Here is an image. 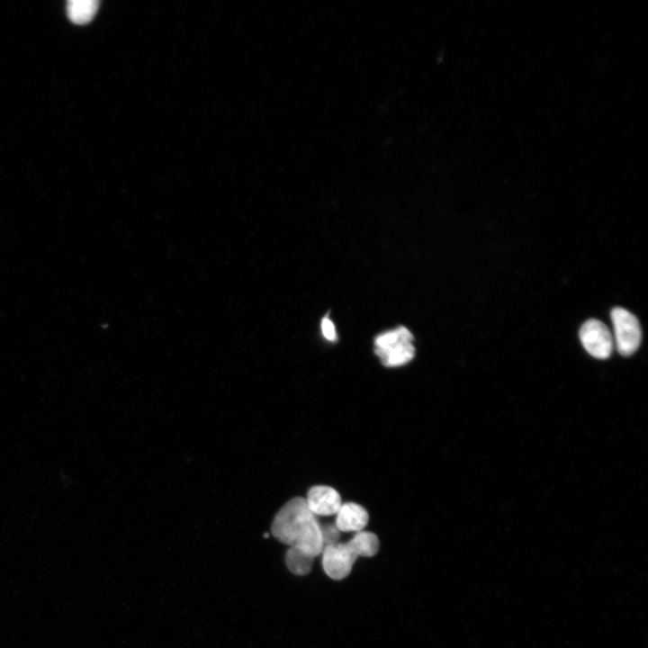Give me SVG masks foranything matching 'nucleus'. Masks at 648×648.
<instances>
[{"label":"nucleus","mask_w":648,"mask_h":648,"mask_svg":"<svg viewBox=\"0 0 648 648\" xmlns=\"http://www.w3.org/2000/svg\"><path fill=\"white\" fill-rule=\"evenodd\" d=\"M580 339L587 352L595 358L609 357L613 339L608 327L598 320H587L580 329Z\"/></svg>","instance_id":"nucleus-5"},{"label":"nucleus","mask_w":648,"mask_h":648,"mask_svg":"<svg viewBox=\"0 0 648 648\" xmlns=\"http://www.w3.org/2000/svg\"><path fill=\"white\" fill-rule=\"evenodd\" d=\"M98 6L97 0H69L67 4L68 16L76 24H86L94 18Z\"/></svg>","instance_id":"nucleus-8"},{"label":"nucleus","mask_w":648,"mask_h":648,"mask_svg":"<svg viewBox=\"0 0 648 648\" xmlns=\"http://www.w3.org/2000/svg\"><path fill=\"white\" fill-rule=\"evenodd\" d=\"M335 526L339 532H360L368 523V513L355 502L342 503L337 512Z\"/></svg>","instance_id":"nucleus-7"},{"label":"nucleus","mask_w":648,"mask_h":648,"mask_svg":"<svg viewBox=\"0 0 648 648\" xmlns=\"http://www.w3.org/2000/svg\"><path fill=\"white\" fill-rule=\"evenodd\" d=\"M313 559L312 556L293 547L288 549L285 556L288 569L297 575L308 574L311 571Z\"/></svg>","instance_id":"nucleus-9"},{"label":"nucleus","mask_w":648,"mask_h":648,"mask_svg":"<svg viewBox=\"0 0 648 648\" xmlns=\"http://www.w3.org/2000/svg\"><path fill=\"white\" fill-rule=\"evenodd\" d=\"M321 330L324 337L331 341L337 339V333L333 322L328 318H324L321 321Z\"/></svg>","instance_id":"nucleus-10"},{"label":"nucleus","mask_w":648,"mask_h":648,"mask_svg":"<svg viewBox=\"0 0 648 648\" xmlns=\"http://www.w3.org/2000/svg\"><path fill=\"white\" fill-rule=\"evenodd\" d=\"M273 533L279 541L315 558L324 547L322 527L304 498L296 497L277 513Z\"/></svg>","instance_id":"nucleus-1"},{"label":"nucleus","mask_w":648,"mask_h":648,"mask_svg":"<svg viewBox=\"0 0 648 648\" xmlns=\"http://www.w3.org/2000/svg\"><path fill=\"white\" fill-rule=\"evenodd\" d=\"M377 536L369 531H360L346 543H333L323 547L322 567L333 580H342L351 572L358 556L372 557L379 550Z\"/></svg>","instance_id":"nucleus-2"},{"label":"nucleus","mask_w":648,"mask_h":648,"mask_svg":"<svg viewBox=\"0 0 648 648\" xmlns=\"http://www.w3.org/2000/svg\"><path fill=\"white\" fill-rule=\"evenodd\" d=\"M305 500L309 509L315 516L335 515L342 504L339 493L334 488L326 485L311 487Z\"/></svg>","instance_id":"nucleus-6"},{"label":"nucleus","mask_w":648,"mask_h":648,"mask_svg":"<svg viewBox=\"0 0 648 648\" xmlns=\"http://www.w3.org/2000/svg\"><path fill=\"white\" fill-rule=\"evenodd\" d=\"M413 336L405 327L385 331L374 339L375 353L383 365L397 367L408 364L415 356Z\"/></svg>","instance_id":"nucleus-3"},{"label":"nucleus","mask_w":648,"mask_h":648,"mask_svg":"<svg viewBox=\"0 0 648 648\" xmlns=\"http://www.w3.org/2000/svg\"><path fill=\"white\" fill-rule=\"evenodd\" d=\"M615 341L617 351L625 356L633 355L642 340L641 326L636 317L623 308H614L611 311Z\"/></svg>","instance_id":"nucleus-4"}]
</instances>
